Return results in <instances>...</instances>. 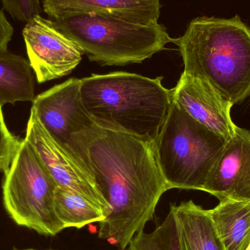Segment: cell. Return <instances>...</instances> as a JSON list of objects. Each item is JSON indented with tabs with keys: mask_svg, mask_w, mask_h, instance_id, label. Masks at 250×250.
Segmentation results:
<instances>
[{
	"mask_svg": "<svg viewBox=\"0 0 250 250\" xmlns=\"http://www.w3.org/2000/svg\"><path fill=\"white\" fill-rule=\"evenodd\" d=\"M70 153L109 205L98 238L125 249L153 220L160 198L169 190L153 143L95 125L75 136Z\"/></svg>",
	"mask_w": 250,
	"mask_h": 250,
	"instance_id": "cell-1",
	"label": "cell"
},
{
	"mask_svg": "<svg viewBox=\"0 0 250 250\" xmlns=\"http://www.w3.org/2000/svg\"><path fill=\"white\" fill-rule=\"evenodd\" d=\"M80 80L82 104L97 126L156 141L173 104L163 77L115 72Z\"/></svg>",
	"mask_w": 250,
	"mask_h": 250,
	"instance_id": "cell-2",
	"label": "cell"
},
{
	"mask_svg": "<svg viewBox=\"0 0 250 250\" xmlns=\"http://www.w3.org/2000/svg\"><path fill=\"white\" fill-rule=\"evenodd\" d=\"M184 73L205 79L232 105L250 95V29L239 16L198 17L174 39Z\"/></svg>",
	"mask_w": 250,
	"mask_h": 250,
	"instance_id": "cell-3",
	"label": "cell"
},
{
	"mask_svg": "<svg viewBox=\"0 0 250 250\" xmlns=\"http://www.w3.org/2000/svg\"><path fill=\"white\" fill-rule=\"evenodd\" d=\"M54 22L90 61L101 65L141 63L174 41L159 23L141 24L93 13L71 15Z\"/></svg>",
	"mask_w": 250,
	"mask_h": 250,
	"instance_id": "cell-4",
	"label": "cell"
},
{
	"mask_svg": "<svg viewBox=\"0 0 250 250\" xmlns=\"http://www.w3.org/2000/svg\"><path fill=\"white\" fill-rule=\"evenodd\" d=\"M226 142L173 101L170 113L153 143L157 163L169 189L203 191Z\"/></svg>",
	"mask_w": 250,
	"mask_h": 250,
	"instance_id": "cell-5",
	"label": "cell"
},
{
	"mask_svg": "<svg viewBox=\"0 0 250 250\" xmlns=\"http://www.w3.org/2000/svg\"><path fill=\"white\" fill-rule=\"evenodd\" d=\"M4 173L3 204L16 224L46 236H56L64 230L54 207L58 186L26 140H21Z\"/></svg>",
	"mask_w": 250,
	"mask_h": 250,
	"instance_id": "cell-6",
	"label": "cell"
},
{
	"mask_svg": "<svg viewBox=\"0 0 250 250\" xmlns=\"http://www.w3.org/2000/svg\"><path fill=\"white\" fill-rule=\"evenodd\" d=\"M22 35L38 83L70 74L82 61L83 53L51 19L35 16L26 23Z\"/></svg>",
	"mask_w": 250,
	"mask_h": 250,
	"instance_id": "cell-7",
	"label": "cell"
},
{
	"mask_svg": "<svg viewBox=\"0 0 250 250\" xmlns=\"http://www.w3.org/2000/svg\"><path fill=\"white\" fill-rule=\"evenodd\" d=\"M25 140L36 151L57 186L76 192L108 215L110 207L90 175L77 159L62 146L43 127L31 109Z\"/></svg>",
	"mask_w": 250,
	"mask_h": 250,
	"instance_id": "cell-8",
	"label": "cell"
},
{
	"mask_svg": "<svg viewBox=\"0 0 250 250\" xmlns=\"http://www.w3.org/2000/svg\"><path fill=\"white\" fill-rule=\"evenodd\" d=\"M80 85V79H69L32 102V109L43 127L70 153L75 136L96 125L82 104Z\"/></svg>",
	"mask_w": 250,
	"mask_h": 250,
	"instance_id": "cell-9",
	"label": "cell"
},
{
	"mask_svg": "<svg viewBox=\"0 0 250 250\" xmlns=\"http://www.w3.org/2000/svg\"><path fill=\"white\" fill-rule=\"evenodd\" d=\"M203 191L219 201H250V131L237 126L208 173Z\"/></svg>",
	"mask_w": 250,
	"mask_h": 250,
	"instance_id": "cell-10",
	"label": "cell"
},
{
	"mask_svg": "<svg viewBox=\"0 0 250 250\" xmlns=\"http://www.w3.org/2000/svg\"><path fill=\"white\" fill-rule=\"evenodd\" d=\"M173 101L194 120L226 140L236 126L230 117L233 105L205 79L182 73L173 89Z\"/></svg>",
	"mask_w": 250,
	"mask_h": 250,
	"instance_id": "cell-11",
	"label": "cell"
},
{
	"mask_svg": "<svg viewBox=\"0 0 250 250\" xmlns=\"http://www.w3.org/2000/svg\"><path fill=\"white\" fill-rule=\"evenodd\" d=\"M44 12L51 20L71 15L93 13L132 23H158L160 0H42Z\"/></svg>",
	"mask_w": 250,
	"mask_h": 250,
	"instance_id": "cell-12",
	"label": "cell"
},
{
	"mask_svg": "<svg viewBox=\"0 0 250 250\" xmlns=\"http://www.w3.org/2000/svg\"><path fill=\"white\" fill-rule=\"evenodd\" d=\"M182 250H226L208 210L192 201L172 205Z\"/></svg>",
	"mask_w": 250,
	"mask_h": 250,
	"instance_id": "cell-13",
	"label": "cell"
},
{
	"mask_svg": "<svg viewBox=\"0 0 250 250\" xmlns=\"http://www.w3.org/2000/svg\"><path fill=\"white\" fill-rule=\"evenodd\" d=\"M226 250H247L250 245V201H220L208 210Z\"/></svg>",
	"mask_w": 250,
	"mask_h": 250,
	"instance_id": "cell-14",
	"label": "cell"
},
{
	"mask_svg": "<svg viewBox=\"0 0 250 250\" xmlns=\"http://www.w3.org/2000/svg\"><path fill=\"white\" fill-rule=\"evenodd\" d=\"M33 70L29 60L8 50H0V104L33 102Z\"/></svg>",
	"mask_w": 250,
	"mask_h": 250,
	"instance_id": "cell-15",
	"label": "cell"
},
{
	"mask_svg": "<svg viewBox=\"0 0 250 250\" xmlns=\"http://www.w3.org/2000/svg\"><path fill=\"white\" fill-rule=\"evenodd\" d=\"M56 214L64 229H82L106 219L102 209L85 197L57 187L54 196Z\"/></svg>",
	"mask_w": 250,
	"mask_h": 250,
	"instance_id": "cell-16",
	"label": "cell"
},
{
	"mask_svg": "<svg viewBox=\"0 0 250 250\" xmlns=\"http://www.w3.org/2000/svg\"><path fill=\"white\" fill-rule=\"evenodd\" d=\"M119 250H182L177 222L171 205L166 218L154 230L149 233L139 232L125 249Z\"/></svg>",
	"mask_w": 250,
	"mask_h": 250,
	"instance_id": "cell-17",
	"label": "cell"
},
{
	"mask_svg": "<svg viewBox=\"0 0 250 250\" xmlns=\"http://www.w3.org/2000/svg\"><path fill=\"white\" fill-rule=\"evenodd\" d=\"M0 104V171L5 173L16 155L21 140L9 130L3 117Z\"/></svg>",
	"mask_w": 250,
	"mask_h": 250,
	"instance_id": "cell-18",
	"label": "cell"
},
{
	"mask_svg": "<svg viewBox=\"0 0 250 250\" xmlns=\"http://www.w3.org/2000/svg\"><path fill=\"white\" fill-rule=\"evenodd\" d=\"M4 10L15 20L27 23L41 13V0H1Z\"/></svg>",
	"mask_w": 250,
	"mask_h": 250,
	"instance_id": "cell-19",
	"label": "cell"
},
{
	"mask_svg": "<svg viewBox=\"0 0 250 250\" xmlns=\"http://www.w3.org/2000/svg\"><path fill=\"white\" fill-rule=\"evenodd\" d=\"M13 26L0 10V50L7 49V45L13 36Z\"/></svg>",
	"mask_w": 250,
	"mask_h": 250,
	"instance_id": "cell-20",
	"label": "cell"
},
{
	"mask_svg": "<svg viewBox=\"0 0 250 250\" xmlns=\"http://www.w3.org/2000/svg\"><path fill=\"white\" fill-rule=\"evenodd\" d=\"M39 250L35 249H24V250Z\"/></svg>",
	"mask_w": 250,
	"mask_h": 250,
	"instance_id": "cell-21",
	"label": "cell"
},
{
	"mask_svg": "<svg viewBox=\"0 0 250 250\" xmlns=\"http://www.w3.org/2000/svg\"><path fill=\"white\" fill-rule=\"evenodd\" d=\"M250 250V246H249V248H248V250Z\"/></svg>",
	"mask_w": 250,
	"mask_h": 250,
	"instance_id": "cell-22",
	"label": "cell"
}]
</instances>
